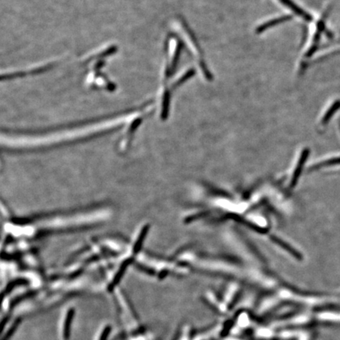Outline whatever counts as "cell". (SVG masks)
Listing matches in <instances>:
<instances>
[{
  "label": "cell",
  "mask_w": 340,
  "mask_h": 340,
  "mask_svg": "<svg viewBox=\"0 0 340 340\" xmlns=\"http://www.w3.org/2000/svg\"><path fill=\"white\" fill-rule=\"evenodd\" d=\"M199 66L201 67L202 70H203V74H204L207 80H212V79H213V76L211 74L210 72L209 71V69L207 68V65H206L205 62H204L203 60H200V61H199Z\"/></svg>",
  "instance_id": "7"
},
{
  "label": "cell",
  "mask_w": 340,
  "mask_h": 340,
  "mask_svg": "<svg viewBox=\"0 0 340 340\" xmlns=\"http://www.w3.org/2000/svg\"><path fill=\"white\" fill-rule=\"evenodd\" d=\"M195 73H196V72H195V70H194V69H191V70H187V71L184 74H183V76H182V77L180 78L179 80H177L175 84H173V88H176L177 87H178V86L181 85V84L184 83L186 80H187L188 79H190V78H192V77L195 75Z\"/></svg>",
  "instance_id": "6"
},
{
  "label": "cell",
  "mask_w": 340,
  "mask_h": 340,
  "mask_svg": "<svg viewBox=\"0 0 340 340\" xmlns=\"http://www.w3.org/2000/svg\"><path fill=\"white\" fill-rule=\"evenodd\" d=\"M109 333H110V327H105L104 332L102 333L101 336H100V340H107L108 337H109Z\"/></svg>",
  "instance_id": "9"
},
{
  "label": "cell",
  "mask_w": 340,
  "mask_h": 340,
  "mask_svg": "<svg viewBox=\"0 0 340 340\" xmlns=\"http://www.w3.org/2000/svg\"><path fill=\"white\" fill-rule=\"evenodd\" d=\"M338 164H340V157L324 161L322 164H320V166H328V165H338Z\"/></svg>",
  "instance_id": "8"
},
{
  "label": "cell",
  "mask_w": 340,
  "mask_h": 340,
  "mask_svg": "<svg viewBox=\"0 0 340 340\" xmlns=\"http://www.w3.org/2000/svg\"><path fill=\"white\" fill-rule=\"evenodd\" d=\"M74 310L71 309L68 311L66 315V322L64 324V337L65 339H69L70 336V329H71L72 321L74 318Z\"/></svg>",
  "instance_id": "5"
},
{
  "label": "cell",
  "mask_w": 340,
  "mask_h": 340,
  "mask_svg": "<svg viewBox=\"0 0 340 340\" xmlns=\"http://www.w3.org/2000/svg\"><path fill=\"white\" fill-rule=\"evenodd\" d=\"M291 18H292V16H290V15L281 16L279 17V18H274L273 20H270L269 21V22H265V23H263V24L261 25L259 27H258V28H256V33H262L265 30L273 28L274 26L281 24V23H283V22H288V21L290 20Z\"/></svg>",
  "instance_id": "3"
},
{
  "label": "cell",
  "mask_w": 340,
  "mask_h": 340,
  "mask_svg": "<svg viewBox=\"0 0 340 340\" xmlns=\"http://www.w3.org/2000/svg\"><path fill=\"white\" fill-rule=\"evenodd\" d=\"M327 12L324 13V16L321 18V20L319 21L318 23H317V26H316V32L314 35V42H313L312 46L311 48L309 49L308 52H307L306 56L307 58L309 57H311L313 54H314L315 52H316V49H317V47H318L319 41H320V36H321V33H322L323 31L325 28V18H326Z\"/></svg>",
  "instance_id": "1"
},
{
  "label": "cell",
  "mask_w": 340,
  "mask_h": 340,
  "mask_svg": "<svg viewBox=\"0 0 340 340\" xmlns=\"http://www.w3.org/2000/svg\"><path fill=\"white\" fill-rule=\"evenodd\" d=\"M340 109V100H337V101L335 102L334 104L331 105L330 108L328 109V111L325 113L324 117L322 118V125H326L329 122L331 118H332V116L334 115L336 111Z\"/></svg>",
  "instance_id": "4"
},
{
  "label": "cell",
  "mask_w": 340,
  "mask_h": 340,
  "mask_svg": "<svg viewBox=\"0 0 340 340\" xmlns=\"http://www.w3.org/2000/svg\"><path fill=\"white\" fill-rule=\"evenodd\" d=\"M18 320L17 321L15 324H14V326L11 327V328H10V331H9L8 332H7V334L6 335V336H5L4 338L2 339V340H6L7 339L10 338V336H11V335L14 333V331H15V329H16L17 326H18Z\"/></svg>",
  "instance_id": "10"
},
{
  "label": "cell",
  "mask_w": 340,
  "mask_h": 340,
  "mask_svg": "<svg viewBox=\"0 0 340 340\" xmlns=\"http://www.w3.org/2000/svg\"><path fill=\"white\" fill-rule=\"evenodd\" d=\"M279 1H280L283 5L286 6L288 8L292 10L294 14H296L298 16L303 18L305 21H307V22H311V21H312L313 18L311 14L307 13V11H305L304 10H302V8H300L298 5L295 4V3L293 2L292 0H279Z\"/></svg>",
  "instance_id": "2"
}]
</instances>
